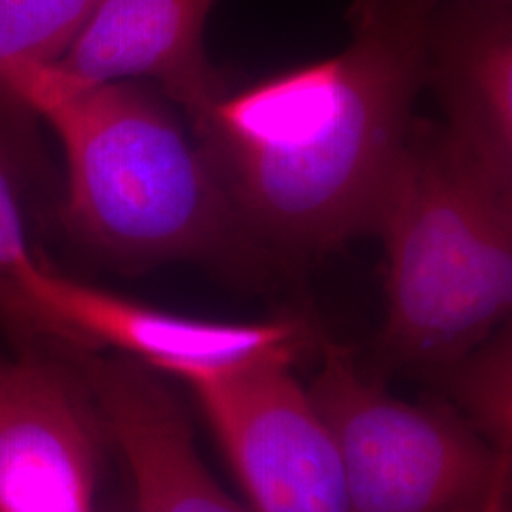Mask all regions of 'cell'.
Instances as JSON below:
<instances>
[{"mask_svg": "<svg viewBox=\"0 0 512 512\" xmlns=\"http://www.w3.org/2000/svg\"><path fill=\"white\" fill-rule=\"evenodd\" d=\"M84 384L131 476L137 512H251L209 473L183 408L147 366L86 359Z\"/></svg>", "mask_w": 512, "mask_h": 512, "instance_id": "ba28073f", "label": "cell"}, {"mask_svg": "<svg viewBox=\"0 0 512 512\" xmlns=\"http://www.w3.org/2000/svg\"><path fill=\"white\" fill-rule=\"evenodd\" d=\"M213 0H101L55 67L82 84L154 80L198 131L224 90L205 54Z\"/></svg>", "mask_w": 512, "mask_h": 512, "instance_id": "9c48e42d", "label": "cell"}, {"mask_svg": "<svg viewBox=\"0 0 512 512\" xmlns=\"http://www.w3.org/2000/svg\"><path fill=\"white\" fill-rule=\"evenodd\" d=\"M427 84L444 128L512 194V2L442 0Z\"/></svg>", "mask_w": 512, "mask_h": 512, "instance_id": "30bf717a", "label": "cell"}, {"mask_svg": "<svg viewBox=\"0 0 512 512\" xmlns=\"http://www.w3.org/2000/svg\"><path fill=\"white\" fill-rule=\"evenodd\" d=\"M503 512H505V511H503Z\"/></svg>", "mask_w": 512, "mask_h": 512, "instance_id": "e0dca14e", "label": "cell"}, {"mask_svg": "<svg viewBox=\"0 0 512 512\" xmlns=\"http://www.w3.org/2000/svg\"><path fill=\"white\" fill-rule=\"evenodd\" d=\"M8 99L54 129L67 164L63 219L97 251L131 262L205 258L245 236L207 150L143 88L33 65L10 78Z\"/></svg>", "mask_w": 512, "mask_h": 512, "instance_id": "7a4b0ae2", "label": "cell"}, {"mask_svg": "<svg viewBox=\"0 0 512 512\" xmlns=\"http://www.w3.org/2000/svg\"><path fill=\"white\" fill-rule=\"evenodd\" d=\"M101 0H0V105L10 109L8 82L33 65H55Z\"/></svg>", "mask_w": 512, "mask_h": 512, "instance_id": "8fae6325", "label": "cell"}, {"mask_svg": "<svg viewBox=\"0 0 512 512\" xmlns=\"http://www.w3.org/2000/svg\"><path fill=\"white\" fill-rule=\"evenodd\" d=\"M37 260L25 234L14 162L0 141V277Z\"/></svg>", "mask_w": 512, "mask_h": 512, "instance_id": "4fadbf2b", "label": "cell"}, {"mask_svg": "<svg viewBox=\"0 0 512 512\" xmlns=\"http://www.w3.org/2000/svg\"><path fill=\"white\" fill-rule=\"evenodd\" d=\"M505 512H512V501H511V505H509V507H507V511Z\"/></svg>", "mask_w": 512, "mask_h": 512, "instance_id": "2e32d148", "label": "cell"}, {"mask_svg": "<svg viewBox=\"0 0 512 512\" xmlns=\"http://www.w3.org/2000/svg\"><path fill=\"white\" fill-rule=\"evenodd\" d=\"M452 370V389L486 437L512 452V323Z\"/></svg>", "mask_w": 512, "mask_h": 512, "instance_id": "7c38bea8", "label": "cell"}, {"mask_svg": "<svg viewBox=\"0 0 512 512\" xmlns=\"http://www.w3.org/2000/svg\"><path fill=\"white\" fill-rule=\"evenodd\" d=\"M310 397L338 446L355 512H503L512 452L456 414L404 403L327 344Z\"/></svg>", "mask_w": 512, "mask_h": 512, "instance_id": "277c9868", "label": "cell"}, {"mask_svg": "<svg viewBox=\"0 0 512 512\" xmlns=\"http://www.w3.org/2000/svg\"><path fill=\"white\" fill-rule=\"evenodd\" d=\"M372 234L393 359L454 368L511 325L512 194L444 124L414 122Z\"/></svg>", "mask_w": 512, "mask_h": 512, "instance_id": "3957f363", "label": "cell"}, {"mask_svg": "<svg viewBox=\"0 0 512 512\" xmlns=\"http://www.w3.org/2000/svg\"><path fill=\"white\" fill-rule=\"evenodd\" d=\"M0 317L44 342L114 349L188 387L275 359H296L308 342L298 319L222 323L186 317L80 283L38 260L0 277Z\"/></svg>", "mask_w": 512, "mask_h": 512, "instance_id": "5b68a950", "label": "cell"}, {"mask_svg": "<svg viewBox=\"0 0 512 512\" xmlns=\"http://www.w3.org/2000/svg\"><path fill=\"white\" fill-rule=\"evenodd\" d=\"M480 2H512V0H480Z\"/></svg>", "mask_w": 512, "mask_h": 512, "instance_id": "9a60e30c", "label": "cell"}, {"mask_svg": "<svg viewBox=\"0 0 512 512\" xmlns=\"http://www.w3.org/2000/svg\"><path fill=\"white\" fill-rule=\"evenodd\" d=\"M442 0H357L340 54L224 93L203 126L245 236L313 255L374 230Z\"/></svg>", "mask_w": 512, "mask_h": 512, "instance_id": "6da1fadb", "label": "cell"}, {"mask_svg": "<svg viewBox=\"0 0 512 512\" xmlns=\"http://www.w3.org/2000/svg\"><path fill=\"white\" fill-rule=\"evenodd\" d=\"M107 512H137L135 511V507H133V501L129 499V503L126 501H122V503H116V505H112L109 511Z\"/></svg>", "mask_w": 512, "mask_h": 512, "instance_id": "5bb4252c", "label": "cell"}, {"mask_svg": "<svg viewBox=\"0 0 512 512\" xmlns=\"http://www.w3.org/2000/svg\"><path fill=\"white\" fill-rule=\"evenodd\" d=\"M97 425L78 378L0 355V512H97Z\"/></svg>", "mask_w": 512, "mask_h": 512, "instance_id": "52a82bcc", "label": "cell"}, {"mask_svg": "<svg viewBox=\"0 0 512 512\" xmlns=\"http://www.w3.org/2000/svg\"><path fill=\"white\" fill-rule=\"evenodd\" d=\"M294 359L190 387L251 512H355L344 463Z\"/></svg>", "mask_w": 512, "mask_h": 512, "instance_id": "8992f818", "label": "cell"}]
</instances>
